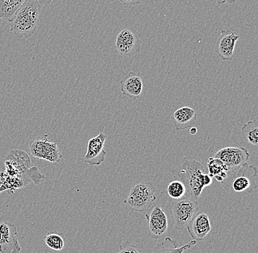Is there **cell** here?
Here are the masks:
<instances>
[{
	"label": "cell",
	"instance_id": "52a82bcc",
	"mask_svg": "<svg viewBox=\"0 0 258 253\" xmlns=\"http://www.w3.org/2000/svg\"><path fill=\"white\" fill-rule=\"evenodd\" d=\"M30 153L34 157L45 159L50 162H59L62 158L56 143L48 141V135H45L43 139L33 140L29 146Z\"/></svg>",
	"mask_w": 258,
	"mask_h": 253
},
{
	"label": "cell",
	"instance_id": "ba28073f",
	"mask_svg": "<svg viewBox=\"0 0 258 253\" xmlns=\"http://www.w3.org/2000/svg\"><path fill=\"white\" fill-rule=\"evenodd\" d=\"M148 223V236L153 239H159L168 230V218L160 206H155L150 213L145 214Z\"/></svg>",
	"mask_w": 258,
	"mask_h": 253
},
{
	"label": "cell",
	"instance_id": "7a4b0ae2",
	"mask_svg": "<svg viewBox=\"0 0 258 253\" xmlns=\"http://www.w3.org/2000/svg\"><path fill=\"white\" fill-rule=\"evenodd\" d=\"M40 12L38 0H25L11 21L10 31L20 39L30 38L38 29Z\"/></svg>",
	"mask_w": 258,
	"mask_h": 253
},
{
	"label": "cell",
	"instance_id": "2e32d148",
	"mask_svg": "<svg viewBox=\"0 0 258 253\" xmlns=\"http://www.w3.org/2000/svg\"><path fill=\"white\" fill-rule=\"evenodd\" d=\"M120 83L122 95L133 101L140 98L143 93V78L136 72H129L120 80Z\"/></svg>",
	"mask_w": 258,
	"mask_h": 253
},
{
	"label": "cell",
	"instance_id": "484cf974",
	"mask_svg": "<svg viewBox=\"0 0 258 253\" xmlns=\"http://www.w3.org/2000/svg\"><path fill=\"white\" fill-rule=\"evenodd\" d=\"M236 2V0H217V3L219 5L224 4H233V3Z\"/></svg>",
	"mask_w": 258,
	"mask_h": 253
},
{
	"label": "cell",
	"instance_id": "8fae6325",
	"mask_svg": "<svg viewBox=\"0 0 258 253\" xmlns=\"http://www.w3.org/2000/svg\"><path fill=\"white\" fill-rule=\"evenodd\" d=\"M17 226L8 222L0 223V252L20 253L22 250L17 238Z\"/></svg>",
	"mask_w": 258,
	"mask_h": 253
},
{
	"label": "cell",
	"instance_id": "6da1fadb",
	"mask_svg": "<svg viewBox=\"0 0 258 253\" xmlns=\"http://www.w3.org/2000/svg\"><path fill=\"white\" fill-rule=\"evenodd\" d=\"M174 180L184 184L186 188L185 197L198 202L203 190L212 184L213 178L205 173L201 161L185 157L181 164L171 172Z\"/></svg>",
	"mask_w": 258,
	"mask_h": 253
},
{
	"label": "cell",
	"instance_id": "e0dca14e",
	"mask_svg": "<svg viewBox=\"0 0 258 253\" xmlns=\"http://www.w3.org/2000/svg\"><path fill=\"white\" fill-rule=\"evenodd\" d=\"M196 111L190 107L180 108L173 114V125L177 131L185 130L194 127L197 122Z\"/></svg>",
	"mask_w": 258,
	"mask_h": 253
},
{
	"label": "cell",
	"instance_id": "603a6c76",
	"mask_svg": "<svg viewBox=\"0 0 258 253\" xmlns=\"http://www.w3.org/2000/svg\"><path fill=\"white\" fill-rule=\"evenodd\" d=\"M167 193L169 197L175 200H180L185 197L186 188L184 184L179 180H174L169 183L167 188Z\"/></svg>",
	"mask_w": 258,
	"mask_h": 253
},
{
	"label": "cell",
	"instance_id": "44dd1931",
	"mask_svg": "<svg viewBox=\"0 0 258 253\" xmlns=\"http://www.w3.org/2000/svg\"><path fill=\"white\" fill-rule=\"evenodd\" d=\"M241 133L244 142L257 146L258 143V123L257 120L246 122L241 128Z\"/></svg>",
	"mask_w": 258,
	"mask_h": 253
},
{
	"label": "cell",
	"instance_id": "4316f807",
	"mask_svg": "<svg viewBox=\"0 0 258 253\" xmlns=\"http://www.w3.org/2000/svg\"><path fill=\"white\" fill-rule=\"evenodd\" d=\"M38 1L39 2L40 4H50V3L56 1V0H38Z\"/></svg>",
	"mask_w": 258,
	"mask_h": 253
},
{
	"label": "cell",
	"instance_id": "d6986e66",
	"mask_svg": "<svg viewBox=\"0 0 258 253\" xmlns=\"http://www.w3.org/2000/svg\"><path fill=\"white\" fill-rule=\"evenodd\" d=\"M25 0H0V19L11 21Z\"/></svg>",
	"mask_w": 258,
	"mask_h": 253
},
{
	"label": "cell",
	"instance_id": "ac0fdd59",
	"mask_svg": "<svg viewBox=\"0 0 258 253\" xmlns=\"http://www.w3.org/2000/svg\"><path fill=\"white\" fill-rule=\"evenodd\" d=\"M196 244L197 241L192 240L184 246H179L176 241L172 238L167 237L162 242L156 244L153 253H183Z\"/></svg>",
	"mask_w": 258,
	"mask_h": 253
},
{
	"label": "cell",
	"instance_id": "cb8c5ba5",
	"mask_svg": "<svg viewBox=\"0 0 258 253\" xmlns=\"http://www.w3.org/2000/svg\"><path fill=\"white\" fill-rule=\"evenodd\" d=\"M117 253H142V252L130 241H125L121 244Z\"/></svg>",
	"mask_w": 258,
	"mask_h": 253
},
{
	"label": "cell",
	"instance_id": "7c38bea8",
	"mask_svg": "<svg viewBox=\"0 0 258 253\" xmlns=\"http://www.w3.org/2000/svg\"><path fill=\"white\" fill-rule=\"evenodd\" d=\"M107 138V135L100 133L88 141L87 153L84 158L85 162L92 166H97L104 162L106 154L104 150L105 142Z\"/></svg>",
	"mask_w": 258,
	"mask_h": 253
},
{
	"label": "cell",
	"instance_id": "8992f818",
	"mask_svg": "<svg viewBox=\"0 0 258 253\" xmlns=\"http://www.w3.org/2000/svg\"><path fill=\"white\" fill-rule=\"evenodd\" d=\"M198 211V204L196 201L186 198L176 200L169 207L174 228L177 231L183 230L188 225Z\"/></svg>",
	"mask_w": 258,
	"mask_h": 253
},
{
	"label": "cell",
	"instance_id": "9a60e30c",
	"mask_svg": "<svg viewBox=\"0 0 258 253\" xmlns=\"http://www.w3.org/2000/svg\"><path fill=\"white\" fill-rule=\"evenodd\" d=\"M186 227L190 236L195 241L206 239L212 229L209 215L203 212L196 213Z\"/></svg>",
	"mask_w": 258,
	"mask_h": 253
},
{
	"label": "cell",
	"instance_id": "4fadbf2b",
	"mask_svg": "<svg viewBox=\"0 0 258 253\" xmlns=\"http://www.w3.org/2000/svg\"><path fill=\"white\" fill-rule=\"evenodd\" d=\"M5 167V173L13 177L28 171L31 167V159L25 151L16 149L8 154Z\"/></svg>",
	"mask_w": 258,
	"mask_h": 253
},
{
	"label": "cell",
	"instance_id": "83f0119b",
	"mask_svg": "<svg viewBox=\"0 0 258 253\" xmlns=\"http://www.w3.org/2000/svg\"><path fill=\"white\" fill-rule=\"evenodd\" d=\"M197 132H198V130H197L195 127H191V129H190V133H191V135L196 134Z\"/></svg>",
	"mask_w": 258,
	"mask_h": 253
},
{
	"label": "cell",
	"instance_id": "5bb4252c",
	"mask_svg": "<svg viewBox=\"0 0 258 253\" xmlns=\"http://www.w3.org/2000/svg\"><path fill=\"white\" fill-rule=\"evenodd\" d=\"M240 36L230 30H222L215 45L217 55L225 61H232L234 58L235 44Z\"/></svg>",
	"mask_w": 258,
	"mask_h": 253
},
{
	"label": "cell",
	"instance_id": "30bf717a",
	"mask_svg": "<svg viewBox=\"0 0 258 253\" xmlns=\"http://www.w3.org/2000/svg\"><path fill=\"white\" fill-rule=\"evenodd\" d=\"M116 49L120 55L133 56L141 51V40L136 33L130 30H123L117 35Z\"/></svg>",
	"mask_w": 258,
	"mask_h": 253
},
{
	"label": "cell",
	"instance_id": "7402d4cb",
	"mask_svg": "<svg viewBox=\"0 0 258 253\" xmlns=\"http://www.w3.org/2000/svg\"><path fill=\"white\" fill-rule=\"evenodd\" d=\"M45 243L50 249L53 250L59 251L63 249L64 246V237L62 233H47L43 237Z\"/></svg>",
	"mask_w": 258,
	"mask_h": 253
},
{
	"label": "cell",
	"instance_id": "d4e9b609",
	"mask_svg": "<svg viewBox=\"0 0 258 253\" xmlns=\"http://www.w3.org/2000/svg\"><path fill=\"white\" fill-rule=\"evenodd\" d=\"M120 2L125 6H135L140 5L142 0H120Z\"/></svg>",
	"mask_w": 258,
	"mask_h": 253
},
{
	"label": "cell",
	"instance_id": "277c9868",
	"mask_svg": "<svg viewBox=\"0 0 258 253\" xmlns=\"http://www.w3.org/2000/svg\"><path fill=\"white\" fill-rule=\"evenodd\" d=\"M156 188L151 182H141L135 185L123 204L137 212L148 211L156 201Z\"/></svg>",
	"mask_w": 258,
	"mask_h": 253
},
{
	"label": "cell",
	"instance_id": "ffe728a7",
	"mask_svg": "<svg viewBox=\"0 0 258 253\" xmlns=\"http://www.w3.org/2000/svg\"><path fill=\"white\" fill-rule=\"evenodd\" d=\"M209 174L212 178H215L217 182L222 183L227 177L229 168L220 159L215 157H210L207 162Z\"/></svg>",
	"mask_w": 258,
	"mask_h": 253
},
{
	"label": "cell",
	"instance_id": "3957f363",
	"mask_svg": "<svg viewBox=\"0 0 258 253\" xmlns=\"http://www.w3.org/2000/svg\"><path fill=\"white\" fill-rule=\"evenodd\" d=\"M222 184L227 191L252 194L257 189V167L246 163L238 168L230 170Z\"/></svg>",
	"mask_w": 258,
	"mask_h": 253
},
{
	"label": "cell",
	"instance_id": "5b68a950",
	"mask_svg": "<svg viewBox=\"0 0 258 253\" xmlns=\"http://www.w3.org/2000/svg\"><path fill=\"white\" fill-rule=\"evenodd\" d=\"M46 176L39 172L38 167H30L24 173L16 174L15 176L8 175L7 174L0 173V193L8 190V193H14L19 188L33 182L35 185H38L45 181Z\"/></svg>",
	"mask_w": 258,
	"mask_h": 253
},
{
	"label": "cell",
	"instance_id": "9c48e42d",
	"mask_svg": "<svg viewBox=\"0 0 258 253\" xmlns=\"http://www.w3.org/2000/svg\"><path fill=\"white\" fill-rule=\"evenodd\" d=\"M250 154L245 148L226 147L215 153V158L220 159L229 171L243 166L247 163Z\"/></svg>",
	"mask_w": 258,
	"mask_h": 253
}]
</instances>
